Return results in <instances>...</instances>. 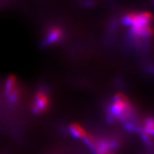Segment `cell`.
Segmentation results:
<instances>
[{
	"label": "cell",
	"mask_w": 154,
	"mask_h": 154,
	"mask_svg": "<svg viewBox=\"0 0 154 154\" xmlns=\"http://www.w3.org/2000/svg\"><path fill=\"white\" fill-rule=\"evenodd\" d=\"M152 15L149 12L130 13L124 18V24L131 26L132 34L135 37L149 36L152 34Z\"/></svg>",
	"instance_id": "1"
},
{
	"label": "cell",
	"mask_w": 154,
	"mask_h": 154,
	"mask_svg": "<svg viewBox=\"0 0 154 154\" xmlns=\"http://www.w3.org/2000/svg\"><path fill=\"white\" fill-rule=\"evenodd\" d=\"M49 97L47 93L43 91L37 92L35 97L32 109L35 113H40L47 109L49 106Z\"/></svg>",
	"instance_id": "5"
},
{
	"label": "cell",
	"mask_w": 154,
	"mask_h": 154,
	"mask_svg": "<svg viewBox=\"0 0 154 154\" xmlns=\"http://www.w3.org/2000/svg\"><path fill=\"white\" fill-rule=\"evenodd\" d=\"M144 132L145 134L147 136L151 135L152 136L154 132V124H153V120L152 118H150L149 120H147L146 124H145L144 128Z\"/></svg>",
	"instance_id": "8"
},
{
	"label": "cell",
	"mask_w": 154,
	"mask_h": 154,
	"mask_svg": "<svg viewBox=\"0 0 154 154\" xmlns=\"http://www.w3.org/2000/svg\"><path fill=\"white\" fill-rule=\"evenodd\" d=\"M84 142L90 146L95 154H115L113 149L116 147V142L106 139L97 140L93 136L87 134Z\"/></svg>",
	"instance_id": "2"
},
{
	"label": "cell",
	"mask_w": 154,
	"mask_h": 154,
	"mask_svg": "<svg viewBox=\"0 0 154 154\" xmlns=\"http://www.w3.org/2000/svg\"><path fill=\"white\" fill-rule=\"evenodd\" d=\"M5 94L9 98L11 103H15L19 97V91L17 89V83L14 75H10L6 80L5 86Z\"/></svg>",
	"instance_id": "4"
},
{
	"label": "cell",
	"mask_w": 154,
	"mask_h": 154,
	"mask_svg": "<svg viewBox=\"0 0 154 154\" xmlns=\"http://www.w3.org/2000/svg\"><path fill=\"white\" fill-rule=\"evenodd\" d=\"M131 112L130 101L124 94H116L110 107V112L118 119H123L129 116Z\"/></svg>",
	"instance_id": "3"
},
{
	"label": "cell",
	"mask_w": 154,
	"mask_h": 154,
	"mask_svg": "<svg viewBox=\"0 0 154 154\" xmlns=\"http://www.w3.org/2000/svg\"><path fill=\"white\" fill-rule=\"evenodd\" d=\"M69 131H70L73 137L76 138L84 139L88 134L81 126L77 124H72L69 126Z\"/></svg>",
	"instance_id": "7"
},
{
	"label": "cell",
	"mask_w": 154,
	"mask_h": 154,
	"mask_svg": "<svg viewBox=\"0 0 154 154\" xmlns=\"http://www.w3.org/2000/svg\"><path fill=\"white\" fill-rule=\"evenodd\" d=\"M63 32L61 29L57 27L52 28L51 30H49L47 32V38H46V43L47 44H53V43H57V41L61 39L62 37Z\"/></svg>",
	"instance_id": "6"
}]
</instances>
